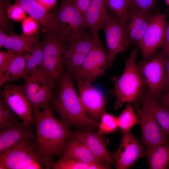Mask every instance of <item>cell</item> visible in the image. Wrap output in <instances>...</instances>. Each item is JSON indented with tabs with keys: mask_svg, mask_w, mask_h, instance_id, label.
Here are the masks:
<instances>
[{
	"mask_svg": "<svg viewBox=\"0 0 169 169\" xmlns=\"http://www.w3.org/2000/svg\"><path fill=\"white\" fill-rule=\"evenodd\" d=\"M7 51H0V67L4 66L11 61L17 54Z\"/></svg>",
	"mask_w": 169,
	"mask_h": 169,
	"instance_id": "obj_38",
	"label": "cell"
},
{
	"mask_svg": "<svg viewBox=\"0 0 169 169\" xmlns=\"http://www.w3.org/2000/svg\"><path fill=\"white\" fill-rule=\"evenodd\" d=\"M82 105L86 113L92 119L98 121L105 112L106 97L100 90L92 83L81 79L75 80Z\"/></svg>",
	"mask_w": 169,
	"mask_h": 169,
	"instance_id": "obj_14",
	"label": "cell"
},
{
	"mask_svg": "<svg viewBox=\"0 0 169 169\" xmlns=\"http://www.w3.org/2000/svg\"><path fill=\"white\" fill-rule=\"evenodd\" d=\"M9 0H0V28L4 30L8 35L14 33L13 25L9 18L7 8Z\"/></svg>",
	"mask_w": 169,
	"mask_h": 169,
	"instance_id": "obj_33",
	"label": "cell"
},
{
	"mask_svg": "<svg viewBox=\"0 0 169 169\" xmlns=\"http://www.w3.org/2000/svg\"><path fill=\"white\" fill-rule=\"evenodd\" d=\"M166 17L165 14L152 15L148 27L138 44L142 53V61L147 60L157 49L162 48L164 41Z\"/></svg>",
	"mask_w": 169,
	"mask_h": 169,
	"instance_id": "obj_11",
	"label": "cell"
},
{
	"mask_svg": "<svg viewBox=\"0 0 169 169\" xmlns=\"http://www.w3.org/2000/svg\"><path fill=\"white\" fill-rule=\"evenodd\" d=\"M161 49L159 54L162 57L169 56V21L166 24L164 41Z\"/></svg>",
	"mask_w": 169,
	"mask_h": 169,
	"instance_id": "obj_37",
	"label": "cell"
},
{
	"mask_svg": "<svg viewBox=\"0 0 169 169\" xmlns=\"http://www.w3.org/2000/svg\"><path fill=\"white\" fill-rule=\"evenodd\" d=\"M58 96L50 104L60 120L68 127L80 129L92 130L98 128L99 122L85 112L74 85L73 79L65 72L60 82Z\"/></svg>",
	"mask_w": 169,
	"mask_h": 169,
	"instance_id": "obj_2",
	"label": "cell"
},
{
	"mask_svg": "<svg viewBox=\"0 0 169 169\" xmlns=\"http://www.w3.org/2000/svg\"><path fill=\"white\" fill-rule=\"evenodd\" d=\"M45 9L50 10L55 7L57 0H36Z\"/></svg>",
	"mask_w": 169,
	"mask_h": 169,
	"instance_id": "obj_42",
	"label": "cell"
},
{
	"mask_svg": "<svg viewBox=\"0 0 169 169\" xmlns=\"http://www.w3.org/2000/svg\"><path fill=\"white\" fill-rule=\"evenodd\" d=\"M163 59L165 78L162 91L169 87V56L163 57Z\"/></svg>",
	"mask_w": 169,
	"mask_h": 169,
	"instance_id": "obj_39",
	"label": "cell"
},
{
	"mask_svg": "<svg viewBox=\"0 0 169 169\" xmlns=\"http://www.w3.org/2000/svg\"><path fill=\"white\" fill-rule=\"evenodd\" d=\"M25 70L27 75L44 71V53L41 42L34 43L27 51L24 52Z\"/></svg>",
	"mask_w": 169,
	"mask_h": 169,
	"instance_id": "obj_26",
	"label": "cell"
},
{
	"mask_svg": "<svg viewBox=\"0 0 169 169\" xmlns=\"http://www.w3.org/2000/svg\"><path fill=\"white\" fill-rule=\"evenodd\" d=\"M117 117L118 127L121 131L129 132L133 126L139 124L137 115L130 103H128Z\"/></svg>",
	"mask_w": 169,
	"mask_h": 169,
	"instance_id": "obj_29",
	"label": "cell"
},
{
	"mask_svg": "<svg viewBox=\"0 0 169 169\" xmlns=\"http://www.w3.org/2000/svg\"><path fill=\"white\" fill-rule=\"evenodd\" d=\"M127 16L129 22L127 29L130 44H138L150 23L151 13L142 11L136 8L128 6Z\"/></svg>",
	"mask_w": 169,
	"mask_h": 169,
	"instance_id": "obj_20",
	"label": "cell"
},
{
	"mask_svg": "<svg viewBox=\"0 0 169 169\" xmlns=\"http://www.w3.org/2000/svg\"><path fill=\"white\" fill-rule=\"evenodd\" d=\"M23 34L25 35H31L38 33L40 27L38 23L30 16L26 17L22 21Z\"/></svg>",
	"mask_w": 169,
	"mask_h": 169,
	"instance_id": "obj_35",
	"label": "cell"
},
{
	"mask_svg": "<svg viewBox=\"0 0 169 169\" xmlns=\"http://www.w3.org/2000/svg\"><path fill=\"white\" fill-rule=\"evenodd\" d=\"M106 1L107 7L111 12L125 22H129L127 0H106Z\"/></svg>",
	"mask_w": 169,
	"mask_h": 169,
	"instance_id": "obj_31",
	"label": "cell"
},
{
	"mask_svg": "<svg viewBox=\"0 0 169 169\" xmlns=\"http://www.w3.org/2000/svg\"><path fill=\"white\" fill-rule=\"evenodd\" d=\"M44 72L59 91L61 79L66 72L62 51L64 42L55 30L42 32Z\"/></svg>",
	"mask_w": 169,
	"mask_h": 169,
	"instance_id": "obj_5",
	"label": "cell"
},
{
	"mask_svg": "<svg viewBox=\"0 0 169 169\" xmlns=\"http://www.w3.org/2000/svg\"><path fill=\"white\" fill-rule=\"evenodd\" d=\"M97 38H94L90 32H86L64 43L62 51L64 67L66 72L72 77L93 47Z\"/></svg>",
	"mask_w": 169,
	"mask_h": 169,
	"instance_id": "obj_10",
	"label": "cell"
},
{
	"mask_svg": "<svg viewBox=\"0 0 169 169\" xmlns=\"http://www.w3.org/2000/svg\"><path fill=\"white\" fill-rule=\"evenodd\" d=\"M21 90L34 111L50 105L56 97L53 83L44 71L27 75Z\"/></svg>",
	"mask_w": 169,
	"mask_h": 169,
	"instance_id": "obj_7",
	"label": "cell"
},
{
	"mask_svg": "<svg viewBox=\"0 0 169 169\" xmlns=\"http://www.w3.org/2000/svg\"><path fill=\"white\" fill-rule=\"evenodd\" d=\"M137 55V50H133L126 61L123 73L116 81L115 109L121 107L125 103L137 100L144 92L145 83L136 63Z\"/></svg>",
	"mask_w": 169,
	"mask_h": 169,
	"instance_id": "obj_3",
	"label": "cell"
},
{
	"mask_svg": "<svg viewBox=\"0 0 169 169\" xmlns=\"http://www.w3.org/2000/svg\"><path fill=\"white\" fill-rule=\"evenodd\" d=\"M106 0H90L84 16L90 33L95 38H99L101 25L108 14Z\"/></svg>",
	"mask_w": 169,
	"mask_h": 169,
	"instance_id": "obj_22",
	"label": "cell"
},
{
	"mask_svg": "<svg viewBox=\"0 0 169 169\" xmlns=\"http://www.w3.org/2000/svg\"><path fill=\"white\" fill-rule=\"evenodd\" d=\"M0 96L22 122L30 125L35 124L33 111L22 92L20 85H5L1 91Z\"/></svg>",
	"mask_w": 169,
	"mask_h": 169,
	"instance_id": "obj_16",
	"label": "cell"
},
{
	"mask_svg": "<svg viewBox=\"0 0 169 169\" xmlns=\"http://www.w3.org/2000/svg\"><path fill=\"white\" fill-rule=\"evenodd\" d=\"M140 98L141 104L150 109L161 128L169 136V110L149 92H144Z\"/></svg>",
	"mask_w": 169,
	"mask_h": 169,
	"instance_id": "obj_24",
	"label": "cell"
},
{
	"mask_svg": "<svg viewBox=\"0 0 169 169\" xmlns=\"http://www.w3.org/2000/svg\"><path fill=\"white\" fill-rule=\"evenodd\" d=\"M156 0H127L128 6L135 7L146 13H151Z\"/></svg>",
	"mask_w": 169,
	"mask_h": 169,
	"instance_id": "obj_36",
	"label": "cell"
},
{
	"mask_svg": "<svg viewBox=\"0 0 169 169\" xmlns=\"http://www.w3.org/2000/svg\"><path fill=\"white\" fill-rule=\"evenodd\" d=\"M135 110L141 127L142 142L145 147L169 142V136L161 128L147 106L141 104L140 106L136 107Z\"/></svg>",
	"mask_w": 169,
	"mask_h": 169,
	"instance_id": "obj_13",
	"label": "cell"
},
{
	"mask_svg": "<svg viewBox=\"0 0 169 169\" xmlns=\"http://www.w3.org/2000/svg\"><path fill=\"white\" fill-rule=\"evenodd\" d=\"M166 4L169 6V0H165Z\"/></svg>",
	"mask_w": 169,
	"mask_h": 169,
	"instance_id": "obj_44",
	"label": "cell"
},
{
	"mask_svg": "<svg viewBox=\"0 0 169 169\" xmlns=\"http://www.w3.org/2000/svg\"><path fill=\"white\" fill-rule=\"evenodd\" d=\"M51 168L53 169H108L105 166L98 163H87L62 158L53 162Z\"/></svg>",
	"mask_w": 169,
	"mask_h": 169,
	"instance_id": "obj_28",
	"label": "cell"
},
{
	"mask_svg": "<svg viewBox=\"0 0 169 169\" xmlns=\"http://www.w3.org/2000/svg\"><path fill=\"white\" fill-rule=\"evenodd\" d=\"M76 132L101 164L108 169L115 165V161L107 150L102 136L92 130L80 129Z\"/></svg>",
	"mask_w": 169,
	"mask_h": 169,
	"instance_id": "obj_18",
	"label": "cell"
},
{
	"mask_svg": "<svg viewBox=\"0 0 169 169\" xmlns=\"http://www.w3.org/2000/svg\"><path fill=\"white\" fill-rule=\"evenodd\" d=\"M7 12L9 18L16 22L22 21L27 17L26 12L17 3L13 4L10 3L7 7Z\"/></svg>",
	"mask_w": 169,
	"mask_h": 169,
	"instance_id": "obj_34",
	"label": "cell"
},
{
	"mask_svg": "<svg viewBox=\"0 0 169 169\" xmlns=\"http://www.w3.org/2000/svg\"><path fill=\"white\" fill-rule=\"evenodd\" d=\"M74 4L84 15L87 10L90 0H72Z\"/></svg>",
	"mask_w": 169,
	"mask_h": 169,
	"instance_id": "obj_40",
	"label": "cell"
},
{
	"mask_svg": "<svg viewBox=\"0 0 169 169\" xmlns=\"http://www.w3.org/2000/svg\"><path fill=\"white\" fill-rule=\"evenodd\" d=\"M33 125L17 122L0 127V154L26 141L35 140Z\"/></svg>",
	"mask_w": 169,
	"mask_h": 169,
	"instance_id": "obj_17",
	"label": "cell"
},
{
	"mask_svg": "<svg viewBox=\"0 0 169 169\" xmlns=\"http://www.w3.org/2000/svg\"><path fill=\"white\" fill-rule=\"evenodd\" d=\"M39 33L31 35L14 33L8 35L4 47L14 53H21L28 51L35 43L39 41Z\"/></svg>",
	"mask_w": 169,
	"mask_h": 169,
	"instance_id": "obj_27",
	"label": "cell"
},
{
	"mask_svg": "<svg viewBox=\"0 0 169 169\" xmlns=\"http://www.w3.org/2000/svg\"><path fill=\"white\" fill-rule=\"evenodd\" d=\"M36 147L51 168L54 156L61 158L63 150L72 131L58 120L50 105L34 111Z\"/></svg>",
	"mask_w": 169,
	"mask_h": 169,
	"instance_id": "obj_1",
	"label": "cell"
},
{
	"mask_svg": "<svg viewBox=\"0 0 169 169\" xmlns=\"http://www.w3.org/2000/svg\"><path fill=\"white\" fill-rule=\"evenodd\" d=\"M111 65L108 51L99 38L96 39L93 47L72 78L75 80L80 79L92 83L103 74L106 69Z\"/></svg>",
	"mask_w": 169,
	"mask_h": 169,
	"instance_id": "obj_9",
	"label": "cell"
},
{
	"mask_svg": "<svg viewBox=\"0 0 169 169\" xmlns=\"http://www.w3.org/2000/svg\"><path fill=\"white\" fill-rule=\"evenodd\" d=\"M100 120L97 132L100 136L114 132L119 128L117 117L106 111L102 115Z\"/></svg>",
	"mask_w": 169,
	"mask_h": 169,
	"instance_id": "obj_30",
	"label": "cell"
},
{
	"mask_svg": "<svg viewBox=\"0 0 169 169\" xmlns=\"http://www.w3.org/2000/svg\"><path fill=\"white\" fill-rule=\"evenodd\" d=\"M24 52L18 53L8 63L0 67V87L7 82L24 79L25 70Z\"/></svg>",
	"mask_w": 169,
	"mask_h": 169,
	"instance_id": "obj_23",
	"label": "cell"
},
{
	"mask_svg": "<svg viewBox=\"0 0 169 169\" xmlns=\"http://www.w3.org/2000/svg\"><path fill=\"white\" fill-rule=\"evenodd\" d=\"M61 158L101 164L76 131H72L64 147Z\"/></svg>",
	"mask_w": 169,
	"mask_h": 169,
	"instance_id": "obj_19",
	"label": "cell"
},
{
	"mask_svg": "<svg viewBox=\"0 0 169 169\" xmlns=\"http://www.w3.org/2000/svg\"><path fill=\"white\" fill-rule=\"evenodd\" d=\"M13 0L20 4L29 16L39 23L42 32L55 30L54 17L51 10H48L36 0Z\"/></svg>",
	"mask_w": 169,
	"mask_h": 169,
	"instance_id": "obj_21",
	"label": "cell"
},
{
	"mask_svg": "<svg viewBox=\"0 0 169 169\" xmlns=\"http://www.w3.org/2000/svg\"><path fill=\"white\" fill-rule=\"evenodd\" d=\"M138 69L149 89V92L158 99L161 94L164 82L163 57L158 52L147 61L137 64Z\"/></svg>",
	"mask_w": 169,
	"mask_h": 169,
	"instance_id": "obj_15",
	"label": "cell"
},
{
	"mask_svg": "<svg viewBox=\"0 0 169 169\" xmlns=\"http://www.w3.org/2000/svg\"><path fill=\"white\" fill-rule=\"evenodd\" d=\"M8 34L3 29L0 28V48H3L8 36Z\"/></svg>",
	"mask_w": 169,
	"mask_h": 169,
	"instance_id": "obj_43",
	"label": "cell"
},
{
	"mask_svg": "<svg viewBox=\"0 0 169 169\" xmlns=\"http://www.w3.org/2000/svg\"><path fill=\"white\" fill-rule=\"evenodd\" d=\"M18 116L5 101L0 98V127L8 123L19 122Z\"/></svg>",
	"mask_w": 169,
	"mask_h": 169,
	"instance_id": "obj_32",
	"label": "cell"
},
{
	"mask_svg": "<svg viewBox=\"0 0 169 169\" xmlns=\"http://www.w3.org/2000/svg\"><path fill=\"white\" fill-rule=\"evenodd\" d=\"M146 148L145 156L150 169L169 168V142Z\"/></svg>",
	"mask_w": 169,
	"mask_h": 169,
	"instance_id": "obj_25",
	"label": "cell"
},
{
	"mask_svg": "<svg viewBox=\"0 0 169 169\" xmlns=\"http://www.w3.org/2000/svg\"><path fill=\"white\" fill-rule=\"evenodd\" d=\"M157 99L169 110V87L162 91Z\"/></svg>",
	"mask_w": 169,
	"mask_h": 169,
	"instance_id": "obj_41",
	"label": "cell"
},
{
	"mask_svg": "<svg viewBox=\"0 0 169 169\" xmlns=\"http://www.w3.org/2000/svg\"><path fill=\"white\" fill-rule=\"evenodd\" d=\"M127 24L111 12L101 25L100 29L102 30L105 34L111 65L115 56L125 51L131 44Z\"/></svg>",
	"mask_w": 169,
	"mask_h": 169,
	"instance_id": "obj_8",
	"label": "cell"
},
{
	"mask_svg": "<svg viewBox=\"0 0 169 169\" xmlns=\"http://www.w3.org/2000/svg\"><path fill=\"white\" fill-rule=\"evenodd\" d=\"M55 25V30L66 43L87 32L84 15L72 0H61L60 4L51 10Z\"/></svg>",
	"mask_w": 169,
	"mask_h": 169,
	"instance_id": "obj_4",
	"label": "cell"
},
{
	"mask_svg": "<svg viewBox=\"0 0 169 169\" xmlns=\"http://www.w3.org/2000/svg\"><path fill=\"white\" fill-rule=\"evenodd\" d=\"M49 168L38 153L35 140L23 142L0 154V169Z\"/></svg>",
	"mask_w": 169,
	"mask_h": 169,
	"instance_id": "obj_6",
	"label": "cell"
},
{
	"mask_svg": "<svg viewBox=\"0 0 169 169\" xmlns=\"http://www.w3.org/2000/svg\"><path fill=\"white\" fill-rule=\"evenodd\" d=\"M122 138L118 149L111 153L117 169H127L145 155V147L130 131H121Z\"/></svg>",
	"mask_w": 169,
	"mask_h": 169,
	"instance_id": "obj_12",
	"label": "cell"
}]
</instances>
